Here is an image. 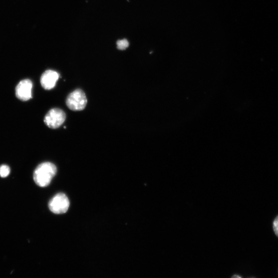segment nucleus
Returning <instances> with one entry per match:
<instances>
[{"instance_id":"obj_1","label":"nucleus","mask_w":278,"mask_h":278,"mask_svg":"<svg viewBox=\"0 0 278 278\" xmlns=\"http://www.w3.org/2000/svg\"><path fill=\"white\" fill-rule=\"evenodd\" d=\"M57 173V166L49 162H44L34 171V180L37 185L45 188L48 186Z\"/></svg>"},{"instance_id":"obj_2","label":"nucleus","mask_w":278,"mask_h":278,"mask_svg":"<svg viewBox=\"0 0 278 278\" xmlns=\"http://www.w3.org/2000/svg\"><path fill=\"white\" fill-rule=\"evenodd\" d=\"M66 104L68 108L73 111L84 110L87 104L85 93L81 89L74 90L68 96Z\"/></svg>"},{"instance_id":"obj_3","label":"nucleus","mask_w":278,"mask_h":278,"mask_svg":"<svg viewBox=\"0 0 278 278\" xmlns=\"http://www.w3.org/2000/svg\"><path fill=\"white\" fill-rule=\"evenodd\" d=\"M70 206V201L68 197L64 193H59L55 195L49 201V208L55 214L66 213Z\"/></svg>"},{"instance_id":"obj_4","label":"nucleus","mask_w":278,"mask_h":278,"mask_svg":"<svg viewBox=\"0 0 278 278\" xmlns=\"http://www.w3.org/2000/svg\"><path fill=\"white\" fill-rule=\"evenodd\" d=\"M66 118V116L63 110L59 108H53L46 115L44 121L49 128L57 129L62 126Z\"/></svg>"},{"instance_id":"obj_5","label":"nucleus","mask_w":278,"mask_h":278,"mask_svg":"<svg viewBox=\"0 0 278 278\" xmlns=\"http://www.w3.org/2000/svg\"><path fill=\"white\" fill-rule=\"evenodd\" d=\"M33 84L31 80L26 79L18 84L16 88V97L22 101H27L32 98Z\"/></svg>"},{"instance_id":"obj_6","label":"nucleus","mask_w":278,"mask_h":278,"mask_svg":"<svg viewBox=\"0 0 278 278\" xmlns=\"http://www.w3.org/2000/svg\"><path fill=\"white\" fill-rule=\"evenodd\" d=\"M60 78V74L57 72L49 70L45 71L41 77V84L46 90H51L57 84Z\"/></svg>"},{"instance_id":"obj_7","label":"nucleus","mask_w":278,"mask_h":278,"mask_svg":"<svg viewBox=\"0 0 278 278\" xmlns=\"http://www.w3.org/2000/svg\"><path fill=\"white\" fill-rule=\"evenodd\" d=\"M10 167L7 165H2L0 166V176L2 178L8 177L10 173Z\"/></svg>"},{"instance_id":"obj_8","label":"nucleus","mask_w":278,"mask_h":278,"mask_svg":"<svg viewBox=\"0 0 278 278\" xmlns=\"http://www.w3.org/2000/svg\"><path fill=\"white\" fill-rule=\"evenodd\" d=\"M118 49L120 50H124L129 46V42L126 40H119L117 43Z\"/></svg>"},{"instance_id":"obj_9","label":"nucleus","mask_w":278,"mask_h":278,"mask_svg":"<svg viewBox=\"0 0 278 278\" xmlns=\"http://www.w3.org/2000/svg\"><path fill=\"white\" fill-rule=\"evenodd\" d=\"M273 228L276 235L278 236V216L275 218L273 221Z\"/></svg>"},{"instance_id":"obj_10","label":"nucleus","mask_w":278,"mask_h":278,"mask_svg":"<svg viewBox=\"0 0 278 278\" xmlns=\"http://www.w3.org/2000/svg\"><path fill=\"white\" fill-rule=\"evenodd\" d=\"M231 278H242L239 275H234L232 276Z\"/></svg>"}]
</instances>
